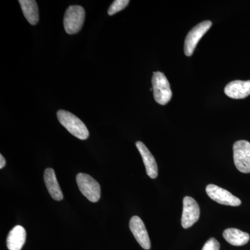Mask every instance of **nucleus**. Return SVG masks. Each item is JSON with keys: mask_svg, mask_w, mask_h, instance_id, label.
I'll use <instances>...</instances> for the list:
<instances>
[{"mask_svg": "<svg viewBox=\"0 0 250 250\" xmlns=\"http://www.w3.org/2000/svg\"><path fill=\"white\" fill-rule=\"evenodd\" d=\"M129 0H116L112 3L108 10V14L109 16L117 14L119 11L125 9L126 6L129 4Z\"/></svg>", "mask_w": 250, "mask_h": 250, "instance_id": "dca6fc26", "label": "nucleus"}, {"mask_svg": "<svg viewBox=\"0 0 250 250\" xmlns=\"http://www.w3.org/2000/svg\"><path fill=\"white\" fill-rule=\"evenodd\" d=\"M85 11L78 5L70 6L65 11L63 24L65 30L68 34H75L82 29L85 20Z\"/></svg>", "mask_w": 250, "mask_h": 250, "instance_id": "7ed1b4c3", "label": "nucleus"}, {"mask_svg": "<svg viewBox=\"0 0 250 250\" xmlns=\"http://www.w3.org/2000/svg\"><path fill=\"white\" fill-rule=\"evenodd\" d=\"M77 185L81 192L89 201L98 202L101 197L100 184L91 176L84 173H79L76 177Z\"/></svg>", "mask_w": 250, "mask_h": 250, "instance_id": "20e7f679", "label": "nucleus"}, {"mask_svg": "<svg viewBox=\"0 0 250 250\" xmlns=\"http://www.w3.org/2000/svg\"><path fill=\"white\" fill-rule=\"evenodd\" d=\"M44 181L49 193L54 200L61 201L63 199L62 189L59 187L55 172L52 168H47L44 172Z\"/></svg>", "mask_w": 250, "mask_h": 250, "instance_id": "ddd939ff", "label": "nucleus"}, {"mask_svg": "<svg viewBox=\"0 0 250 250\" xmlns=\"http://www.w3.org/2000/svg\"><path fill=\"white\" fill-rule=\"evenodd\" d=\"M223 237L229 244L234 246H244L250 239L249 233L235 228L225 229L223 232Z\"/></svg>", "mask_w": 250, "mask_h": 250, "instance_id": "4468645a", "label": "nucleus"}, {"mask_svg": "<svg viewBox=\"0 0 250 250\" xmlns=\"http://www.w3.org/2000/svg\"><path fill=\"white\" fill-rule=\"evenodd\" d=\"M57 118L59 123L74 136L81 140L88 139L89 131L84 123L76 116L70 112L59 110L57 112Z\"/></svg>", "mask_w": 250, "mask_h": 250, "instance_id": "f257e3e1", "label": "nucleus"}, {"mask_svg": "<svg viewBox=\"0 0 250 250\" xmlns=\"http://www.w3.org/2000/svg\"><path fill=\"white\" fill-rule=\"evenodd\" d=\"M212 26L209 21H204L195 26L190 31L186 38L184 43V52L188 57H190L193 54L194 50L200 39L208 31Z\"/></svg>", "mask_w": 250, "mask_h": 250, "instance_id": "423d86ee", "label": "nucleus"}, {"mask_svg": "<svg viewBox=\"0 0 250 250\" xmlns=\"http://www.w3.org/2000/svg\"><path fill=\"white\" fill-rule=\"evenodd\" d=\"M129 228L134 238L143 249L149 250L151 242L145 224L139 216H133L129 222Z\"/></svg>", "mask_w": 250, "mask_h": 250, "instance_id": "1a4fd4ad", "label": "nucleus"}, {"mask_svg": "<svg viewBox=\"0 0 250 250\" xmlns=\"http://www.w3.org/2000/svg\"><path fill=\"white\" fill-rule=\"evenodd\" d=\"M20 4L24 17L29 24L35 25L39 21V11L37 3L34 0H20Z\"/></svg>", "mask_w": 250, "mask_h": 250, "instance_id": "2eb2a0df", "label": "nucleus"}, {"mask_svg": "<svg viewBox=\"0 0 250 250\" xmlns=\"http://www.w3.org/2000/svg\"><path fill=\"white\" fill-rule=\"evenodd\" d=\"M200 209L198 203L191 197H185L183 200V213L182 225L184 229L190 228L200 218Z\"/></svg>", "mask_w": 250, "mask_h": 250, "instance_id": "6e6552de", "label": "nucleus"}, {"mask_svg": "<svg viewBox=\"0 0 250 250\" xmlns=\"http://www.w3.org/2000/svg\"><path fill=\"white\" fill-rule=\"evenodd\" d=\"M152 88L154 98L156 103L161 105L167 104L172 98V90L170 83L165 75L161 72L153 74Z\"/></svg>", "mask_w": 250, "mask_h": 250, "instance_id": "f03ea898", "label": "nucleus"}, {"mask_svg": "<svg viewBox=\"0 0 250 250\" xmlns=\"http://www.w3.org/2000/svg\"><path fill=\"white\" fill-rule=\"evenodd\" d=\"M233 161L236 168L243 173H250V143L238 141L233 146Z\"/></svg>", "mask_w": 250, "mask_h": 250, "instance_id": "39448f33", "label": "nucleus"}, {"mask_svg": "<svg viewBox=\"0 0 250 250\" xmlns=\"http://www.w3.org/2000/svg\"><path fill=\"white\" fill-rule=\"evenodd\" d=\"M220 245L215 238H210L202 248V250H220Z\"/></svg>", "mask_w": 250, "mask_h": 250, "instance_id": "f3484780", "label": "nucleus"}, {"mask_svg": "<svg viewBox=\"0 0 250 250\" xmlns=\"http://www.w3.org/2000/svg\"><path fill=\"white\" fill-rule=\"evenodd\" d=\"M225 93L231 98H246L250 95V80L233 81L226 85Z\"/></svg>", "mask_w": 250, "mask_h": 250, "instance_id": "9d476101", "label": "nucleus"}, {"mask_svg": "<svg viewBox=\"0 0 250 250\" xmlns=\"http://www.w3.org/2000/svg\"><path fill=\"white\" fill-rule=\"evenodd\" d=\"M136 147L139 149L140 154L143 158V163L146 166V172L150 178L155 179L158 176V166L155 159L152 153L146 147L144 143L138 141L136 143Z\"/></svg>", "mask_w": 250, "mask_h": 250, "instance_id": "9b49d317", "label": "nucleus"}, {"mask_svg": "<svg viewBox=\"0 0 250 250\" xmlns=\"http://www.w3.org/2000/svg\"><path fill=\"white\" fill-rule=\"evenodd\" d=\"M25 229L17 225L10 231L6 239V246L9 250H21L26 241Z\"/></svg>", "mask_w": 250, "mask_h": 250, "instance_id": "f8f14e48", "label": "nucleus"}, {"mask_svg": "<svg viewBox=\"0 0 250 250\" xmlns=\"http://www.w3.org/2000/svg\"><path fill=\"white\" fill-rule=\"evenodd\" d=\"M206 192L211 200H214L220 205L232 207H238L241 205V201L239 198L234 196L228 190L214 184L207 186L206 188Z\"/></svg>", "mask_w": 250, "mask_h": 250, "instance_id": "0eeeda50", "label": "nucleus"}, {"mask_svg": "<svg viewBox=\"0 0 250 250\" xmlns=\"http://www.w3.org/2000/svg\"><path fill=\"white\" fill-rule=\"evenodd\" d=\"M5 165H6V160H5L4 156L2 155H0V168L2 169L3 167H4Z\"/></svg>", "mask_w": 250, "mask_h": 250, "instance_id": "a211bd4d", "label": "nucleus"}]
</instances>
